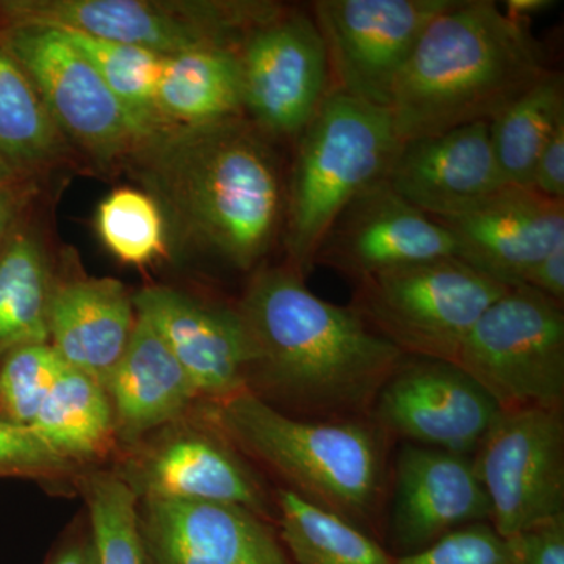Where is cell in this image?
I'll list each match as a JSON object with an SVG mask.
<instances>
[{
  "label": "cell",
  "mask_w": 564,
  "mask_h": 564,
  "mask_svg": "<svg viewBox=\"0 0 564 564\" xmlns=\"http://www.w3.org/2000/svg\"><path fill=\"white\" fill-rule=\"evenodd\" d=\"M248 340L247 391L307 421L370 419L404 355L352 307L315 295L289 265H261L236 303Z\"/></svg>",
  "instance_id": "obj_1"
},
{
  "label": "cell",
  "mask_w": 564,
  "mask_h": 564,
  "mask_svg": "<svg viewBox=\"0 0 564 564\" xmlns=\"http://www.w3.org/2000/svg\"><path fill=\"white\" fill-rule=\"evenodd\" d=\"M161 207L170 245L254 272L282 234L285 182L269 137L247 117L163 126L129 161Z\"/></svg>",
  "instance_id": "obj_2"
},
{
  "label": "cell",
  "mask_w": 564,
  "mask_h": 564,
  "mask_svg": "<svg viewBox=\"0 0 564 564\" xmlns=\"http://www.w3.org/2000/svg\"><path fill=\"white\" fill-rule=\"evenodd\" d=\"M527 22L491 0H455L434 18L393 88L400 141L491 121L549 73Z\"/></svg>",
  "instance_id": "obj_3"
},
{
  "label": "cell",
  "mask_w": 564,
  "mask_h": 564,
  "mask_svg": "<svg viewBox=\"0 0 564 564\" xmlns=\"http://www.w3.org/2000/svg\"><path fill=\"white\" fill-rule=\"evenodd\" d=\"M198 408L276 488L384 545L393 441L377 423L296 419L248 391Z\"/></svg>",
  "instance_id": "obj_4"
},
{
  "label": "cell",
  "mask_w": 564,
  "mask_h": 564,
  "mask_svg": "<svg viewBox=\"0 0 564 564\" xmlns=\"http://www.w3.org/2000/svg\"><path fill=\"white\" fill-rule=\"evenodd\" d=\"M402 141L391 111L333 90L296 139L285 182V265L307 278L345 207L384 181Z\"/></svg>",
  "instance_id": "obj_5"
},
{
  "label": "cell",
  "mask_w": 564,
  "mask_h": 564,
  "mask_svg": "<svg viewBox=\"0 0 564 564\" xmlns=\"http://www.w3.org/2000/svg\"><path fill=\"white\" fill-rule=\"evenodd\" d=\"M508 288L444 258L356 282L351 307L404 356L455 362L475 323Z\"/></svg>",
  "instance_id": "obj_6"
},
{
  "label": "cell",
  "mask_w": 564,
  "mask_h": 564,
  "mask_svg": "<svg viewBox=\"0 0 564 564\" xmlns=\"http://www.w3.org/2000/svg\"><path fill=\"white\" fill-rule=\"evenodd\" d=\"M280 7L261 0H0V20L87 33L169 57L198 47L237 51Z\"/></svg>",
  "instance_id": "obj_7"
},
{
  "label": "cell",
  "mask_w": 564,
  "mask_h": 564,
  "mask_svg": "<svg viewBox=\"0 0 564 564\" xmlns=\"http://www.w3.org/2000/svg\"><path fill=\"white\" fill-rule=\"evenodd\" d=\"M109 469L139 502L236 505L276 525L274 488L198 406L122 448Z\"/></svg>",
  "instance_id": "obj_8"
},
{
  "label": "cell",
  "mask_w": 564,
  "mask_h": 564,
  "mask_svg": "<svg viewBox=\"0 0 564 564\" xmlns=\"http://www.w3.org/2000/svg\"><path fill=\"white\" fill-rule=\"evenodd\" d=\"M454 364L502 411L563 408V304L510 285L475 323Z\"/></svg>",
  "instance_id": "obj_9"
},
{
  "label": "cell",
  "mask_w": 564,
  "mask_h": 564,
  "mask_svg": "<svg viewBox=\"0 0 564 564\" xmlns=\"http://www.w3.org/2000/svg\"><path fill=\"white\" fill-rule=\"evenodd\" d=\"M0 46L28 74L66 143L96 162H128L150 135L57 29L0 20Z\"/></svg>",
  "instance_id": "obj_10"
},
{
  "label": "cell",
  "mask_w": 564,
  "mask_h": 564,
  "mask_svg": "<svg viewBox=\"0 0 564 564\" xmlns=\"http://www.w3.org/2000/svg\"><path fill=\"white\" fill-rule=\"evenodd\" d=\"M473 463L505 540L563 516V408L500 411Z\"/></svg>",
  "instance_id": "obj_11"
},
{
  "label": "cell",
  "mask_w": 564,
  "mask_h": 564,
  "mask_svg": "<svg viewBox=\"0 0 564 564\" xmlns=\"http://www.w3.org/2000/svg\"><path fill=\"white\" fill-rule=\"evenodd\" d=\"M243 115L269 139H299L333 90L313 14L281 6L237 47Z\"/></svg>",
  "instance_id": "obj_12"
},
{
  "label": "cell",
  "mask_w": 564,
  "mask_h": 564,
  "mask_svg": "<svg viewBox=\"0 0 564 564\" xmlns=\"http://www.w3.org/2000/svg\"><path fill=\"white\" fill-rule=\"evenodd\" d=\"M455 0H317L313 18L328 52L334 90L391 107L393 88L434 18Z\"/></svg>",
  "instance_id": "obj_13"
},
{
  "label": "cell",
  "mask_w": 564,
  "mask_h": 564,
  "mask_svg": "<svg viewBox=\"0 0 564 564\" xmlns=\"http://www.w3.org/2000/svg\"><path fill=\"white\" fill-rule=\"evenodd\" d=\"M500 411L456 364L404 356L378 393L370 421L392 441L473 456Z\"/></svg>",
  "instance_id": "obj_14"
},
{
  "label": "cell",
  "mask_w": 564,
  "mask_h": 564,
  "mask_svg": "<svg viewBox=\"0 0 564 564\" xmlns=\"http://www.w3.org/2000/svg\"><path fill=\"white\" fill-rule=\"evenodd\" d=\"M386 511L392 556L421 552L464 527L489 522L491 503L473 456L404 443L397 454Z\"/></svg>",
  "instance_id": "obj_15"
},
{
  "label": "cell",
  "mask_w": 564,
  "mask_h": 564,
  "mask_svg": "<svg viewBox=\"0 0 564 564\" xmlns=\"http://www.w3.org/2000/svg\"><path fill=\"white\" fill-rule=\"evenodd\" d=\"M456 258L452 234L381 181L345 207L322 240L315 263L356 282L414 263Z\"/></svg>",
  "instance_id": "obj_16"
},
{
  "label": "cell",
  "mask_w": 564,
  "mask_h": 564,
  "mask_svg": "<svg viewBox=\"0 0 564 564\" xmlns=\"http://www.w3.org/2000/svg\"><path fill=\"white\" fill-rule=\"evenodd\" d=\"M133 304L191 378L199 403L247 391L248 340L236 304L169 285L141 289L133 293Z\"/></svg>",
  "instance_id": "obj_17"
},
{
  "label": "cell",
  "mask_w": 564,
  "mask_h": 564,
  "mask_svg": "<svg viewBox=\"0 0 564 564\" xmlns=\"http://www.w3.org/2000/svg\"><path fill=\"white\" fill-rule=\"evenodd\" d=\"M144 564H289L276 525L242 507L141 500Z\"/></svg>",
  "instance_id": "obj_18"
},
{
  "label": "cell",
  "mask_w": 564,
  "mask_h": 564,
  "mask_svg": "<svg viewBox=\"0 0 564 564\" xmlns=\"http://www.w3.org/2000/svg\"><path fill=\"white\" fill-rule=\"evenodd\" d=\"M437 221L454 237L456 258L505 285L522 284L530 270L564 242V202L516 185H505L473 209Z\"/></svg>",
  "instance_id": "obj_19"
},
{
  "label": "cell",
  "mask_w": 564,
  "mask_h": 564,
  "mask_svg": "<svg viewBox=\"0 0 564 564\" xmlns=\"http://www.w3.org/2000/svg\"><path fill=\"white\" fill-rule=\"evenodd\" d=\"M386 182L404 202L436 220L473 209L507 185L488 121L402 141Z\"/></svg>",
  "instance_id": "obj_20"
},
{
  "label": "cell",
  "mask_w": 564,
  "mask_h": 564,
  "mask_svg": "<svg viewBox=\"0 0 564 564\" xmlns=\"http://www.w3.org/2000/svg\"><path fill=\"white\" fill-rule=\"evenodd\" d=\"M137 325L133 295L121 281L55 273L50 344L66 366L106 384Z\"/></svg>",
  "instance_id": "obj_21"
},
{
  "label": "cell",
  "mask_w": 564,
  "mask_h": 564,
  "mask_svg": "<svg viewBox=\"0 0 564 564\" xmlns=\"http://www.w3.org/2000/svg\"><path fill=\"white\" fill-rule=\"evenodd\" d=\"M104 388L113 411L118 452L191 414L199 403L191 378L151 323L139 314L131 343Z\"/></svg>",
  "instance_id": "obj_22"
},
{
  "label": "cell",
  "mask_w": 564,
  "mask_h": 564,
  "mask_svg": "<svg viewBox=\"0 0 564 564\" xmlns=\"http://www.w3.org/2000/svg\"><path fill=\"white\" fill-rule=\"evenodd\" d=\"M32 430L57 454L84 470L109 467L118 454L113 411L106 388L66 364Z\"/></svg>",
  "instance_id": "obj_23"
},
{
  "label": "cell",
  "mask_w": 564,
  "mask_h": 564,
  "mask_svg": "<svg viewBox=\"0 0 564 564\" xmlns=\"http://www.w3.org/2000/svg\"><path fill=\"white\" fill-rule=\"evenodd\" d=\"M155 111L165 126H199L245 117L237 51L198 47L163 57Z\"/></svg>",
  "instance_id": "obj_24"
},
{
  "label": "cell",
  "mask_w": 564,
  "mask_h": 564,
  "mask_svg": "<svg viewBox=\"0 0 564 564\" xmlns=\"http://www.w3.org/2000/svg\"><path fill=\"white\" fill-rule=\"evenodd\" d=\"M54 276L41 237L21 223L0 248V361L25 345L50 344Z\"/></svg>",
  "instance_id": "obj_25"
},
{
  "label": "cell",
  "mask_w": 564,
  "mask_h": 564,
  "mask_svg": "<svg viewBox=\"0 0 564 564\" xmlns=\"http://www.w3.org/2000/svg\"><path fill=\"white\" fill-rule=\"evenodd\" d=\"M66 144L28 74L0 46V170L29 180L65 158Z\"/></svg>",
  "instance_id": "obj_26"
},
{
  "label": "cell",
  "mask_w": 564,
  "mask_h": 564,
  "mask_svg": "<svg viewBox=\"0 0 564 564\" xmlns=\"http://www.w3.org/2000/svg\"><path fill=\"white\" fill-rule=\"evenodd\" d=\"M564 124V79L549 70L494 120L489 137L505 184L532 188L538 158Z\"/></svg>",
  "instance_id": "obj_27"
},
{
  "label": "cell",
  "mask_w": 564,
  "mask_h": 564,
  "mask_svg": "<svg viewBox=\"0 0 564 564\" xmlns=\"http://www.w3.org/2000/svg\"><path fill=\"white\" fill-rule=\"evenodd\" d=\"M276 529L289 564H391L380 541L344 519L274 488Z\"/></svg>",
  "instance_id": "obj_28"
},
{
  "label": "cell",
  "mask_w": 564,
  "mask_h": 564,
  "mask_svg": "<svg viewBox=\"0 0 564 564\" xmlns=\"http://www.w3.org/2000/svg\"><path fill=\"white\" fill-rule=\"evenodd\" d=\"M77 494L84 499L98 564H144L139 532V500L109 467L80 474Z\"/></svg>",
  "instance_id": "obj_29"
},
{
  "label": "cell",
  "mask_w": 564,
  "mask_h": 564,
  "mask_svg": "<svg viewBox=\"0 0 564 564\" xmlns=\"http://www.w3.org/2000/svg\"><path fill=\"white\" fill-rule=\"evenodd\" d=\"M61 32L90 61L118 101L131 111L132 117L148 132L165 126L155 111L162 55L133 44L98 39L87 33Z\"/></svg>",
  "instance_id": "obj_30"
},
{
  "label": "cell",
  "mask_w": 564,
  "mask_h": 564,
  "mask_svg": "<svg viewBox=\"0 0 564 564\" xmlns=\"http://www.w3.org/2000/svg\"><path fill=\"white\" fill-rule=\"evenodd\" d=\"M96 229L104 247L128 265L144 267L169 254V228L161 207L139 188L110 192L96 212Z\"/></svg>",
  "instance_id": "obj_31"
},
{
  "label": "cell",
  "mask_w": 564,
  "mask_h": 564,
  "mask_svg": "<svg viewBox=\"0 0 564 564\" xmlns=\"http://www.w3.org/2000/svg\"><path fill=\"white\" fill-rule=\"evenodd\" d=\"M65 362L51 344L25 345L0 361V422L32 429Z\"/></svg>",
  "instance_id": "obj_32"
},
{
  "label": "cell",
  "mask_w": 564,
  "mask_h": 564,
  "mask_svg": "<svg viewBox=\"0 0 564 564\" xmlns=\"http://www.w3.org/2000/svg\"><path fill=\"white\" fill-rule=\"evenodd\" d=\"M84 469L57 454L32 429L0 422V478L35 481L54 496H76Z\"/></svg>",
  "instance_id": "obj_33"
},
{
  "label": "cell",
  "mask_w": 564,
  "mask_h": 564,
  "mask_svg": "<svg viewBox=\"0 0 564 564\" xmlns=\"http://www.w3.org/2000/svg\"><path fill=\"white\" fill-rule=\"evenodd\" d=\"M391 564H513L510 540L489 522L464 527L421 552L393 556Z\"/></svg>",
  "instance_id": "obj_34"
},
{
  "label": "cell",
  "mask_w": 564,
  "mask_h": 564,
  "mask_svg": "<svg viewBox=\"0 0 564 564\" xmlns=\"http://www.w3.org/2000/svg\"><path fill=\"white\" fill-rule=\"evenodd\" d=\"M513 564H564V514L510 538Z\"/></svg>",
  "instance_id": "obj_35"
},
{
  "label": "cell",
  "mask_w": 564,
  "mask_h": 564,
  "mask_svg": "<svg viewBox=\"0 0 564 564\" xmlns=\"http://www.w3.org/2000/svg\"><path fill=\"white\" fill-rule=\"evenodd\" d=\"M532 188L545 198L564 202V124L556 129L538 158Z\"/></svg>",
  "instance_id": "obj_36"
},
{
  "label": "cell",
  "mask_w": 564,
  "mask_h": 564,
  "mask_svg": "<svg viewBox=\"0 0 564 564\" xmlns=\"http://www.w3.org/2000/svg\"><path fill=\"white\" fill-rule=\"evenodd\" d=\"M44 564H98L87 514L80 513L58 538Z\"/></svg>",
  "instance_id": "obj_37"
},
{
  "label": "cell",
  "mask_w": 564,
  "mask_h": 564,
  "mask_svg": "<svg viewBox=\"0 0 564 564\" xmlns=\"http://www.w3.org/2000/svg\"><path fill=\"white\" fill-rule=\"evenodd\" d=\"M29 193V180L0 170V248L21 225Z\"/></svg>",
  "instance_id": "obj_38"
},
{
  "label": "cell",
  "mask_w": 564,
  "mask_h": 564,
  "mask_svg": "<svg viewBox=\"0 0 564 564\" xmlns=\"http://www.w3.org/2000/svg\"><path fill=\"white\" fill-rule=\"evenodd\" d=\"M524 285L543 293L555 302H564V242L541 259L527 274Z\"/></svg>",
  "instance_id": "obj_39"
},
{
  "label": "cell",
  "mask_w": 564,
  "mask_h": 564,
  "mask_svg": "<svg viewBox=\"0 0 564 564\" xmlns=\"http://www.w3.org/2000/svg\"><path fill=\"white\" fill-rule=\"evenodd\" d=\"M555 6L552 0H508L505 2V14L511 20L527 22L534 14Z\"/></svg>",
  "instance_id": "obj_40"
}]
</instances>
